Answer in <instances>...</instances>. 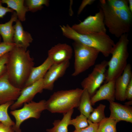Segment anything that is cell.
<instances>
[{"label": "cell", "mask_w": 132, "mask_h": 132, "mask_svg": "<svg viewBox=\"0 0 132 132\" xmlns=\"http://www.w3.org/2000/svg\"><path fill=\"white\" fill-rule=\"evenodd\" d=\"M34 64L30 51L16 45L9 53L6 72L11 83L21 90L28 80Z\"/></svg>", "instance_id": "cell-1"}, {"label": "cell", "mask_w": 132, "mask_h": 132, "mask_svg": "<svg viewBox=\"0 0 132 132\" xmlns=\"http://www.w3.org/2000/svg\"><path fill=\"white\" fill-rule=\"evenodd\" d=\"M99 1L104 23L110 33L117 38L128 33L132 23V13L129 7L118 8L110 4L107 0Z\"/></svg>", "instance_id": "cell-2"}, {"label": "cell", "mask_w": 132, "mask_h": 132, "mask_svg": "<svg viewBox=\"0 0 132 132\" xmlns=\"http://www.w3.org/2000/svg\"><path fill=\"white\" fill-rule=\"evenodd\" d=\"M60 27L65 37L97 49L105 57H108L112 51L115 44L106 33L82 34L76 32L68 24L60 25Z\"/></svg>", "instance_id": "cell-3"}, {"label": "cell", "mask_w": 132, "mask_h": 132, "mask_svg": "<svg viewBox=\"0 0 132 132\" xmlns=\"http://www.w3.org/2000/svg\"><path fill=\"white\" fill-rule=\"evenodd\" d=\"M128 33L124 34L115 44L108 61V69L106 73L105 83L115 80L122 73L126 67L129 56L128 47L129 43Z\"/></svg>", "instance_id": "cell-4"}, {"label": "cell", "mask_w": 132, "mask_h": 132, "mask_svg": "<svg viewBox=\"0 0 132 132\" xmlns=\"http://www.w3.org/2000/svg\"><path fill=\"white\" fill-rule=\"evenodd\" d=\"M83 89L79 88L54 92L46 101V110L63 114L78 107Z\"/></svg>", "instance_id": "cell-5"}, {"label": "cell", "mask_w": 132, "mask_h": 132, "mask_svg": "<svg viewBox=\"0 0 132 132\" xmlns=\"http://www.w3.org/2000/svg\"><path fill=\"white\" fill-rule=\"evenodd\" d=\"M74 71L72 76H76L93 66L99 51L97 49L74 42Z\"/></svg>", "instance_id": "cell-6"}, {"label": "cell", "mask_w": 132, "mask_h": 132, "mask_svg": "<svg viewBox=\"0 0 132 132\" xmlns=\"http://www.w3.org/2000/svg\"><path fill=\"white\" fill-rule=\"evenodd\" d=\"M46 101L42 100L38 102L32 101L24 104L19 109L12 110L10 113L15 119V123L12 126L15 132H21L20 128L21 124L30 118H39L42 112L46 110Z\"/></svg>", "instance_id": "cell-7"}, {"label": "cell", "mask_w": 132, "mask_h": 132, "mask_svg": "<svg viewBox=\"0 0 132 132\" xmlns=\"http://www.w3.org/2000/svg\"><path fill=\"white\" fill-rule=\"evenodd\" d=\"M104 19L103 12L100 8L94 15H89L82 22L74 24L71 27L75 32L81 34L90 35L106 33L107 29Z\"/></svg>", "instance_id": "cell-8"}, {"label": "cell", "mask_w": 132, "mask_h": 132, "mask_svg": "<svg viewBox=\"0 0 132 132\" xmlns=\"http://www.w3.org/2000/svg\"><path fill=\"white\" fill-rule=\"evenodd\" d=\"M108 63V61L104 60L95 65L92 72L82 81V87L87 91L91 96L94 95L105 80Z\"/></svg>", "instance_id": "cell-9"}, {"label": "cell", "mask_w": 132, "mask_h": 132, "mask_svg": "<svg viewBox=\"0 0 132 132\" xmlns=\"http://www.w3.org/2000/svg\"><path fill=\"white\" fill-rule=\"evenodd\" d=\"M44 89L43 78L23 88L16 101L10 107L11 110L17 109L24 104L32 101L36 95L41 93Z\"/></svg>", "instance_id": "cell-10"}, {"label": "cell", "mask_w": 132, "mask_h": 132, "mask_svg": "<svg viewBox=\"0 0 132 132\" xmlns=\"http://www.w3.org/2000/svg\"><path fill=\"white\" fill-rule=\"evenodd\" d=\"M21 90L11 83L6 71L0 76V105L16 100Z\"/></svg>", "instance_id": "cell-11"}, {"label": "cell", "mask_w": 132, "mask_h": 132, "mask_svg": "<svg viewBox=\"0 0 132 132\" xmlns=\"http://www.w3.org/2000/svg\"><path fill=\"white\" fill-rule=\"evenodd\" d=\"M69 64V60L60 63L53 64L43 78L44 89L53 90L55 82L63 76Z\"/></svg>", "instance_id": "cell-12"}, {"label": "cell", "mask_w": 132, "mask_h": 132, "mask_svg": "<svg viewBox=\"0 0 132 132\" xmlns=\"http://www.w3.org/2000/svg\"><path fill=\"white\" fill-rule=\"evenodd\" d=\"M132 78L131 66L127 64L122 75L115 80V99L121 101L126 100V90L127 87Z\"/></svg>", "instance_id": "cell-13"}, {"label": "cell", "mask_w": 132, "mask_h": 132, "mask_svg": "<svg viewBox=\"0 0 132 132\" xmlns=\"http://www.w3.org/2000/svg\"><path fill=\"white\" fill-rule=\"evenodd\" d=\"M72 54L73 49L70 45L66 43H59L48 51V57L53 64H59L69 60Z\"/></svg>", "instance_id": "cell-14"}, {"label": "cell", "mask_w": 132, "mask_h": 132, "mask_svg": "<svg viewBox=\"0 0 132 132\" xmlns=\"http://www.w3.org/2000/svg\"><path fill=\"white\" fill-rule=\"evenodd\" d=\"M110 113V117L118 122L124 121L132 123V108L130 106L123 105L113 101H109Z\"/></svg>", "instance_id": "cell-15"}, {"label": "cell", "mask_w": 132, "mask_h": 132, "mask_svg": "<svg viewBox=\"0 0 132 132\" xmlns=\"http://www.w3.org/2000/svg\"><path fill=\"white\" fill-rule=\"evenodd\" d=\"M115 80L109 81L100 87L99 89L91 98L92 105L96 102L102 100L115 101Z\"/></svg>", "instance_id": "cell-16"}, {"label": "cell", "mask_w": 132, "mask_h": 132, "mask_svg": "<svg viewBox=\"0 0 132 132\" xmlns=\"http://www.w3.org/2000/svg\"><path fill=\"white\" fill-rule=\"evenodd\" d=\"M13 26L14 30L13 42L16 46L26 50L33 40L30 33L24 30L21 21L18 19Z\"/></svg>", "instance_id": "cell-17"}, {"label": "cell", "mask_w": 132, "mask_h": 132, "mask_svg": "<svg viewBox=\"0 0 132 132\" xmlns=\"http://www.w3.org/2000/svg\"><path fill=\"white\" fill-rule=\"evenodd\" d=\"M53 64L51 60L48 57L41 65L37 67H33L24 88L43 78Z\"/></svg>", "instance_id": "cell-18"}, {"label": "cell", "mask_w": 132, "mask_h": 132, "mask_svg": "<svg viewBox=\"0 0 132 132\" xmlns=\"http://www.w3.org/2000/svg\"><path fill=\"white\" fill-rule=\"evenodd\" d=\"M18 19L15 12H13L10 20L5 23L0 24V35L3 42L8 43H14L13 36L14 30L12 25L13 23Z\"/></svg>", "instance_id": "cell-19"}, {"label": "cell", "mask_w": 132, "mask_h": 132, "mask_svg": "<svg viewBox=\"0 0 132 132\" xmlns=\"http://www.w3.org/2000/svg\"><path fill=\"white\" fill-rule=\"evenodd\" d=\"M1 1L2 3L7 5V7L15 11L18 20L22 22L25 21L26 14L28 11L27 7L24 5V0H2Z\"/></svg>", "instance_id": "cell-20"}, {"label": "cell", "mask_w": 132, "mask_h": 132, "mask_svg": "<svg viewBox=\"0 0 132 132\" xmlns=\"http://www.w3.org/2000/svg\"><path fill=\"white\" fill-rule=\"evenodd\" d=\"M72 109L63 114L62 118L61 120H55L53 124V127L46 130L47 132H68V127L69 125L70 121L74 112Z\"/></svg>", "instance_id": "cell-21"}, {"label": "cell", "mask_w": 132, "mask_h": 132, "mask_svg": "<svg viewBox=\"0 0 132 132\" xmlns=\"http://www.w3.org/2000/svg\"><path fill=\"white\" fill-rule=\"evenodd\" d=\"M83 89L78 108L80 113L88 118L94 108L91 102V96L86 89Z\"/></svg>", "instance_id": "cell-22"}, {"label": "cell", "mask_w": 132, "mask_h": 132, "mask_svg": "<svg viewBox=\"0 0 132 132\" xmlns=\"http://www.w3.org/2000/svg\"><path fill=\"white\" fill-rule=\"evenodd\" d=\"M118 122L113 118L106 117L99 123L97 132H117L116 125Z\"/></svg>", "instance_id": "cell-23"}, {"label": "cell", "mask_w": 132, "mask_h": 132, "mask_svg": "<svg viewBox=\"0 0 132 132\" xmlns=\"http://www.w3.org/2000/svg\"><path fill=\"white\" fill-rule=\"evenodd\" d=\"M14 102V101H11L0 105V122L8 126H13L15 123L11 118L8 112L9 108Z\"/></svg>", "instance_id": "cell-24"}, {"label": "cell", "mask_w": 132, "mask_h": 132, "mask_svg": "<svg viewBox=\"0 0 132 132\" xmlns=\"http://www.w3.org/2000/svg\"><path fill=\"white\" fill-rule=\"evenodd\" d=\"M105 105L100 104L96 108L94 109L90 114L88 120L94 123H99L104 119V110Z\"/></svg>", "instance_id": "cell-25"}, {"label": "cell", "mask_w": 132, "mask_h": 132, "mask_svg": "<svg viewBox=\"0 0 132 132\" xmlns=\"http://www.w3.org/2000/svg\"><path fill=\"white\" fill-rule=\"evenodd\" d=\"M25 1L28 11L33 12L41 10L44 5L47 7L49 5L48 0H26Z\"/></svg>", "instance_id": "cell-26"}, {"label": "cell", "mask_w": 132, "mask_h": 132, "mask_svg": "<svg viewBox=\"0 0 132 132\" xmlns=\"http://www.w3.org/2000/svg\"><path fill=\"white\" fill-rule=\"evenodd\" d=\"M69 125H73L75 129H82L87 127L88 125V118L84 115L81 114L74 119H71Z\"/></svg>", "instance_id": "cell-27"}, {"label": "cell", "mask_w": 132, "mask_h": 132, "mask_svg": "<svg viewBox=\"0 0 132 132\" xmlns=\"http://www.w3.org/2000/svg\"><path fill=\"white\" fill-rule=\"evenodd\" d=\"M16 45L14 43H8L3 42L0 43V58L10 52Z\"/></svg>", "instance_id": "cell-28"}, {"label": "cell", "mask_w": 132, "mask_h": 132, "mask_svg": "<svg viewBox=\"0 0 132 132\" xmlns=\"http://www.w3.org/2000/svg\"><path fill=\"white\" fill-rule=\"evenodd\" d=\"M88 125L80 129H75L73 132H97L99 123H93L88 120Z\"/></svg>", "instance_id": "cell-29"}, {"label": "cell", "mask_w": 132, "mask_h": 132, "mask_svg": "<svg viewBox=\"0 0 132 132\" xmlns=\"http://www.w3.org/2000/svg\"><path fill=\"white\" fill-rule=\"evenodd\" d=\"M9 53L0 58V76L6 71V64L8 58Z\"/></svg>", "instance_id": "cell-30"}, {"label": "cell", "mask_w": 132, "mask_h": 132, "mask_svg": "<svg viewBox=\"0 0 132 132\" xmlns=\"http://www.w3.org/2000/svg\"><path fill=\"white\" fill-rule=\"evenodd\" d=\"M95 1V0H83L79 7L78 11L77 14H80L83 10L87 5L92 4Z\"/></svg>", "instance_id": "cell-31"}, {"label": "cell", "mask_w": 132, "mask_h": 132, "mask_svg": "<svg viewBox=\"0 0 132 132\" xmlns=\"http://www.w3.org/2000/svg\"><path fill=\"white\" fill-rule=\"evenodd\" d=\"M126 99L132 100V78L130 80L126 88L125 92Z\"/></svg>", "instance_id": "cell-32"}, {"label": "cell", "mask_w": 132, "mask_h": 132, "mask_svg": "<svg viewBox=\"0 0 132 132\" xmlns=\"http://www.w3.org/2000/svg\"><path fill=\"white\" fill-rule=\"evenodd\" d=\"M1 0H0V18H2L8 12H13V10L7 7H5L2 5Z\"/></svg>", "instance_id": "cell-33"}, {"label": "cell", "mask_w": 132, "mask_h": 132, "mask_svg": "<svg viewBox=\"0 0 132 132\" xmlns=\"http://www.w3.org/2000/svg\"><path fill=\"white\" fill-rule=\"evenodd\" d=\"M12 126H7L0 122V132H15Z\"/></svg>", "instance_id": "cell-34"}, {"label": "cell", "mask_w": 132, "mask_h": 132, "mask_svg": "<svg viewBox=\"0 0 132 132\" xmlns=\"http://www.w3.org/2000/svg\"><path fill=\"white\" fill-rule=\"evenodd\" d=\"M128 0L129 9L131 12L132 13V0Z\"/></svg>", "instance_id": "cell-35"}, {"label": "cell", "mask_w": 132, "mask_h": 132, "mask_svg": "<svg viewBox=\"0 0 132 132\" xmlns=\"http://www.w3.org/2000/svg\"><path fill=\"white\" fill-rule=\"evenodd\" d=\"M129 101L128 102H127L125 103V105H127L128 106H130V105H131L132 104V100H129Z\"/></svg>", "instance_id": "cell-36"}, {"label": "cell", "mask_w": 132, "mask_h": 132, "mask_svg": "<svg viewBox=\"0 0 132 132\" xmlns=\"http://www.w3.org/2000/svg\"><path fill=\"white\" fill-rule=\"evenodd\" d=\"M1 36L0 35V43H1Z\"/></svg>", "instance_id": "cell-37"}]
</instances>
